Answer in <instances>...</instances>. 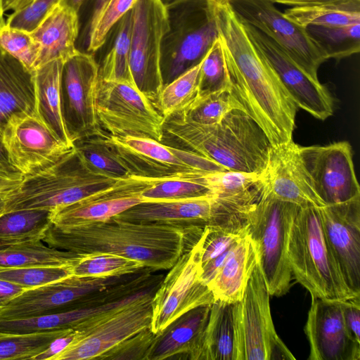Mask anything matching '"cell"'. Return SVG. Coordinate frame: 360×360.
<instances>
[{
	"label": "cell",
	"mask_w": 360,
	"mask_h": 360,
	"mask_svg": "<svg viewBox=\"0 0 360 360\" xmlns=\"http://www.w3.org/2000/svg\"><path fill=\"white\" fill-rule=\"evenodd\" d=\"M221 40L231 95L272 146L292 140L298 107L248 37L228 0H208Z\"/></svg>",
	"instance_id": "obj_1"
},
{
	"label": "cell",
	"mask_w": 360,
	"mask_h": 360,
	"mask_svg": "<svg viewBox=\"0 0 360 360\" xmlns=\"http://www.w3.org/2000/svg\"><path fill=\"white\" fill-rule=\"evenodd\" d=\"M203 229L111 218L75 226L50 224L41 240L49 247L77 255L112 253L137 260L153 271L167 270L198 243Z\"/></svg>",
	"instance_id": "obj_2"
},
{
	"label": "cell",
	"mask_w": 360,
	"mask_h": 360,
	"mask_svg": "<svg viewBox=\"0 0 360 360\" xmlns=\"http://www.w3.org/2000/svg\"><path fill=\"white\" fill-rule=\"evenodd\" d=\"M164 132L226 170L257 175L264 170L272 147L259 124L238 108L213 124L172 116L165 121Z\"/></svg>",
	"instance_id": "obj_3"
},
{
	"label": "cell",
	"mask_w": 360,
	"mask_h": 360,
	"mask_svg": "<svg viewBox=\"0 0 360 360\" xmlns=\"http://www.w3.org/2000/svg\"><path fill=\"white\" fill-rule=\"evenodd\" d=\"M121 179L88 169L75 148L51 166L25 176L0 197V214L22 210H53L112 188Z\"/></svg>",
	"instance_id": "obj_4"
},
{
	"label": "cell",
	"mask_w": 360,
	"mask_h": 360,
	"mask_svg": "<svg viewBox=\"0 0 360 360\" xmlns=\"http://www.w3.org/2000/svg\"><path fill=\"white\" fill-rule=\"evenodd\" d=\"M288 257L292 277L311 297H360L346 285L324 238L319 207H300L290 229Z\"/></svg>",
	"instance_id": "obj_5"
},
{
	"label": "cell",
	"mask_w": 360,
	"mask_h": 360,
	"mask_svg": "<svg viewBox=\"0 0 360 360\" xmlns=\"http://www.w3.org/2000/svg\"><path fill=\"white\" fill-rule=\"evenodd\" d=\"M300 208L260 192L248 213L247 232L270 295L283 296L290 288L292 276L288 257V241Z\"/></svg>",
	"instance_id": "obj_6"
},
{
	"label": "cell",
	"mask_w": 360,
	"mask_h": 360,
	"mask_svg": "<svg viewBox=\"0 0 360 360\" xmlns=\"http://www.w3.org/2000/svg\"><path fill=\"white\" fill-rule=\"evenodd\" d=\"M166 6L169 30L161 44L164 86L200 63L219 37L207 0H174Z\"/></svg>",
	"instance_id": "obj_7"
},
{
	"label": "cell",
	"mask_w": 360,
	"mask_h": 360,
	"mask_svg": "<svg viewBox=\"0 0 360 360\" xmlns=\"http://www.w3.org/2000/svg\"><path fill=\"white\" fill-rule=\"evenodd\" d=\"M269 297L257 262L241 300L235 302V360L295 359L276 332Z\"/></svg>",
	"instance_id": "obj_8"
},
{
	"label": "cell",
	"mask_w": 360,
	"mask_h": 360,
	"mask_svg": "<svg viewBox=\"0 0 360 360\" xmlns=\"http://www.w3.org/2000/svg\"><path fill=\"white\" fill-rule=\"evenodd\" d=\"M155 292L79 322L74 328L76 338L54 360L98 359L122 341L150 328Z\"/></svg>",
	"instance_id": "obj_9"
},
{
	"label": "cell",
	"mask_w": 360,
	"mask_h": 360,
	"mask_svg": "<svg viewBox=\"0 0 360 360\" xmlns=\"http://www.w3.org/2000/svg\"><path fill=\"white\" fill-rule=\"evenodd\" d=\"M96 110L101 128L110 135L163 140L166 120L133 84L99 78Z\"/></svg>",
	"instance_id": "obj_10"
},
{
	"label": "cell",
	"mask_w": 360,
	"mask_h": 360,
	"mask_svg": "<svg viewBox=\"0 0 360 360\" xmlns=\"http://www.w3.org/2000/svg\"><path fill=\"white\" fill-rule=\"evenodd\" d=\"M104 138L133 176L157 179L181 174L205 175L226 170L192 150L165 145L150 138L117 136L108 133Z\"/></svg>",
	"instance_id": "obj_11"
},
{
	"label": "cell",
	"mask_w": 360,
	"mask_h": 360,
	"mask_svg": "<svg viewBox=\"0 0 360 360\" xmlns=\"http://www.w3.org/2000/svg\"><path fill=\"white\" fill-rule=\"evenodd\" d=\"M132 12L130 70L135 86L156 108L164 87L161 44L169 30L168 12L162 0H137Z\"/></svg>",
	"instance_id": "obj_12"
},
{
	"label": "cell",
	"mask_w": 360,
	"mask_h": 360,
	"mask_svg": "<svg viewBox=\"0 0 360 360\" xmlns=\"http://www.w3.org/2000/svg\"><path fill=\"white\" fill-rule=\"evenodd\" d=\"M238 18L278 44L304 73L318 79V70L328 60L306 29L288 20L270 0H229Z\"/></svg>",
	"instance_id": "obj_13"
},
{
	"label": "cell",
	"mask_w": 360,
	"mask_h": 360,
	"mask_svg": "<svg viewBox=\"0 0 360 360\" xmlns=\"http://www.w3.org/2000/svg\"><path fill=\"white\" fill-rule=\"evenodd\" d=\"M200 275L197 243L179 257L155 292L152 299V332L158 334L191 309L214 302V295Z\"/></svg>",
	"instance_id": "obj_14"
},
{
	"label": "cell",
	"mask_w": 360,
	"mask_h": 360,
	"mask_svg": "<svg viewBox=\"0 0 360 360\" xmlns=\"http://www.w3.org/2000/svg\"><path fill=\"white\" fill-rule=\"evenodd\" d=\"M1 141L10 164L24 176L51 166L75 148L61 140L36 111L11 117Z\"/></svg>",
	"instance_id": "obj_15"
},
{
	"label": "cell",
	"mask_w": 360,
	"mask_h": 360,
	"mask_svg": "<svg viewBox=\"0 0 360 360\" xmlns=\"http://www.w3.org/2000/svg\"><path fill=\"white\" fill-rule=\"evenodd\" d=\"M99 67L93 56L78 51L64 63L61 97L63 117L70 136L76 140L104 136L96 110Z\"/></svg>",
	"instance_id": "obj_16"
},
{
	"label": "cell",
	"mask_w": 360,
	"mask_h": 360,
	"mask_svg": "<svg viewBox=\"0 0 360 360\" xmlns=\"http://www.w3.org/2000/svg\"><path fill=\"white\" fill-rule=\"evenodd\" d=\"M299 151L313 187L326 205L360 197L349 142L300 146Z\"/></svg>",
	"instance_id": "obj_17"
},
{
	"label": "cell",
	"mask_w": 360,
	"mask_h": 360,
	"mask_svg": "<svg viewBox=\"0 0 360 360\" xmlns=\"http://www.w3.org/2000/svg\"><path fill=\"white\" fill-rule=\"evenodd\" d=\"M70 276L26 289L0 309V320H13L71 309L83 298L128 278Z\"/></svg>",
	"instance_id": "obj_18"
},
{
	"label": "cell",
	"mask_w": 360,
	"mask_h": 360,
	"mask_svg": "<svg viewBox=\"0 0 360 360\" xmlns=\"http://www.w3.org/2000/svg\"><path fill=\"white\" fill-rule=\"evenodd\" d=\"M242 22L250 40L274 69L298 108L321 120L330 117L334 104L327 87L300 69L272 39Z\"/></svg>",
	"instance_id": "obj_19"
},
{
	"label": "cell",
	"mask_w": 360,
	"mask_h": 360,
	"mask_svg": "<svg viewBox=\"0 0 360 360\" xmlns=\"http://www.w3.org/2000/svg\"><path fill=\"white\" fill-rule=\"evenodd\" d=\"M327 245L349 290L360 296V197L319 207Z\"/></svg>",
	"instance_id": "obj_20"
},
{
	"label": "cell",
	"mask_w": 360,
	"mask_h": 360,
	"mask_svg": "<svg viewBox=\"0 0 360 360\" xmlns=\"http://www.w3.org/2000/svg\"><path fill=\"white\" fill-rule=\"evenodd\" d=\"M293 140L271 147L260 175L261 193L300 207L326 205L316 194Z\"/></svg>",
	"instance_id": "obj_21"
},
{
	"label": "cell",
	"mask_w": 360,
	"mask_h": 360,
	"mask_svg": "<svg viewBox=\"0 0 360 360\" xmlns=\"http://www.w3.org/2000/svg\"><path fill=\"white\" fill-rule=\"evenodd\" d=\"M304 333L310 345L309 360L360 359V344L346 328L340 300L311 297Z\"/></svg>",
	"instance_id": "obj_22"
},
{
	"label": "cell",
	"mask_w": 360,
	"mask_h": 360,
	"mask_svg": "<svg viewBox=\"0 0 360 360\" xmlns=\"http://www.w3.org/2000/svg\"><path fill=\"white\" fill-rule=\"evenodd\" d=\"M144 181L143 177L133 176L111 189L56 208L51 212V224L75 226L108 221L143 202L139 191Z\"/></svg>",
	"instance_id": "obj_23"
},
{
	"label": "cell",
	"mask_w": 360,
	"mask_h": 360,
	"mask_svg": "<svg viewBox=\"0 0 360 360\" xmlns=\"http://www.w3.org/2000/svg\"><path fill=\"white\" fill-rule=\"evenodd\" d=\"M211 304L186 312L155 335L147 360H199Z\"/></svg>",
	"instance_id": "obj_24"
},
{
	"label": "cell",
	"mask_w": 360,
	"mask_h": 360,
	"mask_svg": "<svg viewBox=\"0 0 360 360\" xmlns=\"http://www.w3.org/2000/svg\"><path fill=\"white\" fill-rule=\"evenodd\" d=\"M78 33V13L63 0L56 4L30 32L39 48L36 69L55 60L65 62L75 55Z\"/></svg>",
	"instance_id": "obj_25"
},
{
	"label": "cell",
	"mask_w": 360,
	"mask_h": 360,
	"mask_svg": "<svg viewBox=\"0 0 360 360\" xmlns=\"http://www.w3.org/2000/svg\"><path fill=\"white\" fill-rule=\"evenodd\" d=\"M35 111L33 73L0 47V139L11 117Z\"/></svg>",
	"instance_id": "obj_26"
},
{
	"label": "cell",
	"mask_w": 360,
	"mask_h": 360,
	"mask_svg": "<svg viewBox=\"0 0 360 360\" xmlns=\"http://www.w3.org/2000/svg\"><path fill=\"white\" fill-rule=\"evenodd\" d=\"M257 262L254 245L246 232L233 245L208 284L214 300L240 301Z\"/></svg>",
	"instance_id": "obj_27"
},
{
	"label": "cell",
	"mask_w": 360,
	"mask_h": 360,
	"mask_svg": "<svg viewBox=\"0 0 360 360\" xmlns=\"http://www.w3.org/2000/svg\"><path fill=\"white\" fill-rule=\"evenodd\" d=\"M64 63L60 60L49 62L33 73L36 112L65 143L74 146V141L63 117L61 80Z\"/></svg>",
	"instance_id": "obj_28"
},
{
	"label": "cell",
	"mask_w": 360,
	"mask_h": 360,
	"mask_svg": "<svg viewBox=\"0 0 360 360\" xmlns=\"http://www.w3.org/2000/svg\"><path fill=\"white\" fill-rule=\"evenodd\" d=\"M235 303L211 304L199 360H235Z\"/></svg>",
	"instance_id": "obj_29"
},
{
	"label": "cell",
	"mask_w": 360,
	"mask_h": 360,
	"mask_svg": "<svg viewBox=\"0 0 360 360\" xmlns=\"http://www.w3.org/2000/svg\"><path fill=\"white\" fill-rule=\"evenodd\" d=\"M77 254L27 240L0 249V269L71 265Z\"/></svg>",
	"instance_id": "obj_30"
},
{
	"label": "cell",
	"mask_w": 360,
	"mask_h": 360,
	"mask_svg": "<svg viewBox=\"0 0 360 360\" xmlns=\"http://www.w3.org/2000/svg\"><path fill=\"white\" fill-rule=\"evenodd\" d=\"M207 174H181L149 179L139 191L143 202L174 200L212 196Z\"/></svg>",
	"instance_id": "obj_31"
},
{
	"label": "cell",
	"mask_w": 360,
	"mask_h": 360,
	"mask_svg": "<svg viewBox=\"0 0 360 360\" xmlns=\"http://www.w3.org/2000/svg\"><path fill=\"white\" fill-rule=\"evenodd\" d=\"M75 153L90 171L115 179L133 176L128 167L106 142L104 136H93L76 140Z\"/></svg>",
	"instance_id": "obj_32"
},
{
	"label": "cell",
	"mask_w": 360,
	"mask_h": 360,
	"mask_svg": "<svg viewBox=\"0 0 360 360\" xmlns=\"http://www.w3.org/2000/svg\"><path fill=\"white\" fill-rule=\"evenodd\" d=\"M50 214L46 210L0 214V249L27 240H41L51 224Z\"/></svg>",
	"instance_id": "obj_33"
},
{
	"label": "cell",
	"mask_w": 360,
	"mask_h": 360,
	"mask_svg": "<svg viewBox=\"0 0 360 360\" xmlns=\"http://www.w3.org/2000/svg\"><path fill=\"white\" fill-rule=\"evenodd\" d=\"M284 15L298 25L325 27L345 26L360 23V1L345 4L292 6Z\"/></svg>",
	"instance_id": "obj_34"
},
{
	"label": "cell",
	"mask_w": 360,
	"mask_h": 360,
	"mask_svg": "<svg viewBox=\"0 0 360 360\" xmlns=\"http://www.w3.org/2000/svg\"><path fill=\"white\" fill-rule=\"evenodd\" d=\"M132 23L131 9L116 24L113 44L99 68L100 79L134 84L129 65Z\"/></svg>",
	"instance_id": "obj_35"
},
{
	"label": "cell",
	"mask_w": 360,
	"mask_h": 360,
	"mask_svg": "<svg viewBox=\"0 0 360 360\" xmlns=\"http://www.w3.org/2000/svg\"><path fill=\"white\" fill-rule=\"evenodd\" d=\"M206 179L212 196L245 204L255 203L260 194V175L236 171L208 174Z\"/></svg>",
	"instance_id": "obj_36"
},
{
	"label": "cell",
	"mask_w": 360,
	"mask_h": 360,
	"mask_svg": "<svg viewBox=\"0 0 360 360\" xmlns=\"http://www.w3.org/2000/svg\"><path fill=\"white\" fill-rule=\"evenodd\" d=\"M305 29L328 59L340 60L360 51V23L336 27L308 25Z\"/></svg>",
	"instance_id": "obj_37"
},
{
	"label": "cell",
	"mask_w": 360,
	"mask_h": 360,
	"mask_svg": "<svg viewBox=\"0 0 360 360\" xmlns=\"http://www.w3.org/2000/svg\"><path fill=\"white\" fill-rule=\"evenodd\" d=\"M70 266L75 276L101 278L122 276L146 268L137 260L107 252L77 255Z\"/></svg>",
	"instance_id": "obj_38"
},
{
	"label": "cell",
	"mask_w": 360,
	"mask_h": 360,
	"mask_svg": "<svg viewBox=\"0 0 360 360\" xmlns=\"http://www.w3.org/2000/svg\"><path fill=\"white\" fill-rule=\"evenodd\" d=\"M201 62L164 86L156 108L166 120L184 110L198 96Z\"/></svg>",
	"instance_id": "obj_39"
},
{
	"label": "cell",
	"mask_w": 360,
	"mask_h": 360,
	"mask_svg": "<svg viewBox=\"0 0 360 360\" xmlns=\"http://www.w3.org/2000/svg\"><path fill=\"white\" fill-rule=\"evenodd\" d=\"M72 328L55 330L13 333L0 332V359H31L46 349L56 338Z\"/></svg>",
	"instance_id": "obj_40"
},
{
	"label": "cell",
	"mask_w": 360,
	"mask_h": 360,
	"mask_svg": "<svg viewBox=\"0 0 360 360\" xmlns=\"http://www.w3.org/2000/svg\"><path fill=\"white\" fill-rule=\"evenodd\" d=\"M234 108L243 110L231 92L226 90L198 96L188 106L174 116L199 124H213Z\"/></svg>",
	"instance_id": "obj_41"
},
{
	"label": "cell",
	"mask_w": 360,
	"mask_h": 360,
	"mask_svg": "<svg viewBox=\"0 0 360 360\" xmlns=\"http://www.w3.org/2000/svg\"><path fill=\"white\" fill-rule=\"evenodd\" d=\"M226 90H230V81L223 46L218 37L202 60L198 96Z\"/></svg>",
	"instance_id": "obj_42"
},
{
	"label": "cell",
	"mask_w": 360,
	"mask_h": 360,
	"mask_svg": "<svg viewBox=\"0 0 360 360\" xmlns=\"http://www.w3.org/2000/svg\"><path fill=\"white\" fill-rule=\"evenodd\" d=\"M70 265L0 269V278L31 289L72 276Z\"/></svg>",
	"instance_id": "obj_43"
},
{
	"label": "cell",
	"mask_w": 360,
	"mask_h": 360,
	"mask_svg": "<svg viewBox=\"0 0 360 360\" xmlns=\"http://www.w3.org/2000/svg\"><path fill=\"white\" fill-rule=\"evenodd\" d=\"M246 232V225L240 227L205 226L198 241L200 266L230 250Z\"/></svg>",
	"instance_id": "obj_44"
},
{
	"label": "cell",
	"mask_w": 360,
	"mask_h": 360,
	"mask_svg": "<svg viewBox=\"0 0 360 360\" xmlns=\"http://www.w3.org/2000/svg\"><path fill=\"white\" fill-rule=\"evenodd\" d=\"M0 47L30 72H33L36 69L39 48L30 32L5 24L0 30Z\"/></svg>",
	"instance_id": "obj_45"
},
{
	"label": "cell",
	"mask_w": 360,
	"mask_h": 360,
	"mask_svg": "<svg viewBox=\"0 0 360 360\" xmlns=\"http://www.w3.org/2000/svg\"><path fill=\"white\" fill-rule=\"evenodd\" d=\"M136 1L109 0L94 27L88 33V51L95 52L103 45L110 30L133 8Z\"/></svg>",
	"instance_id": "obj_46"
},
{
	"label": "cell",
	"mask_w": 360,
	"mask_h": 360,
	"mask_svg": "<svg viewBox=\"0 0 360 360\" xmlns=\"http://www.w3.org/2000/svg\"><path fill=\"white\" fill-rule=\"evenodd\" d=\"M155 335L150 328L122 341L98 357V360H147Z\"/></svg>",
	"instance_id": "obj_47"
},
{
	"label": "cell",
	"mask_w": 360,
	"mask_h": 360,
	"mask_svg": "<svg viewBox=\"0 0 360 360\" xmlns=\"http://www.w3.org/2000/svg\"><path fill=\"white\" fill-rule=\"evenodd\" d=\"M63 0H34L26 7L7 15L6 24L28 32L40 24L51 9Z\"/></svg>",
	"instance_id": "obj_48"
},
{
	"label": "cell",
	"mask_w": 360,
	"mask_h": 360,
	"mask_svg": "<svg viewBox=\"0 0 360 360\" xmlns=\"http://www.w3.org/2000/svg\"><path fill=\"white\" fill-rule=\"evenodd\" d=\"M346 328L352 339L360 344V297L341 301Z\"/></svg>",
	"instance_id": "obj_49"
},
{
	"label": "cell",
	"mask_w": 360,
	"mask_h": 360,
	"mask_svg": "<svg viewBox=\"0 0 360 360\" xmlns=\"http://www.w3.org/2000/svg\"><path fill=\"white\" fill-rule=\"evenodd\" d=\"M77 332L75 328L69 333L55 338L46 349L35 356L32 360H54V359L65 350L76 338Z\"/></svg>",
	"instance_id": "obj_50"
},
{
	"label": "cell",
	"mask_w": 360,
	"mask_h": 360,
	"mask_svg": "<svg viewBox=\"0 0 360 360\" xmlns=\"http://www.w3.org/2000/svg\"><path fill=\"white\" fill-rule=\"evenodd\" d=\"M25 290L19 285L0 278V309Z\"/></svg>",
	"instance_id": "obj_51"
},
{
	"label": "cell",
	"mask_w": 360,
	"mask_h": 360,
	"mask_svg": "<svg viewBox=\"0 0 360 360\" xmlns=\"http://www.w3.org/2000/svg\"><path fill=\"white\" fill-rule=\"evenodd\" d=\"M274 4H281L292 6H318L325 4H345L360 0H270Z\"/></svg>",
	"instance_id": "obj_52"
},
{
	"label": "cell",
	"mask_w": 360,
	"mask_h": 360,
	"mask_svg": "<svg viewBox=\"0 0 360 360\" xmlns=\"http://www.w3.org/2000/svg\"><path fill=\"white\" fill-rule=\"evenodd\" d=\"M0 174L7 177L22 180L24 175L16 170L9 162L7 155L0 139Z\"/></svg>",
	"instance_id": "obj_53"
},
{
	"label": "cell",
	"mask_w": 360,
	"mask_h": 360,
	"mask_svg": "<svg viewBox=\"0 0 360 360\" xmlns=\"http://www.w3.org/2000/svg\"><path fill=\"white\" fill-rule=\"evenodd\" d=\"M34 0H2L3 11L5 14L10 15L26 7Z\"/></svg>",
	"instance_id": "obj_54"
},
{
	"label": "cell",
	"mask_w": 360,
	"mask_h": 360,
	"mask_svg": "<svg viewBox=\"0 0 360 360\" xmlns=\"http://www.w3.org/2000/svg\"><path fill=\"white\" fill-rule=\"evenodd\" d=\"M108 1L109 0H94L93 12L89 20V32H90L94 27L103 10Z\"/></svg>",
	"instance_id": "obj_55"
},
{
	"label": "cell",
	"mask_w": 360,
	"mask_h": 360,
	"mask_svg": "<svg viewBox=\"0 0 360 360\" xmlns=\"http://www.w3.org/2000/svg\"><path fill=\"white\" fill-rule=\"evenodd\" d=\"M22 180L13 179L0 174V197L13 190Z\"/></svg>",
	"instance_id": "obj_56"
},
{
	"label": "cell",
	"mask_w": 360,
	"mask_h": 360,
	"mask_svg": "<svg viewBox=\"0 0 360 360\" xmlns=\"http://www.w3.org/2000/svg\"><path fill=\"white\" fill-rule=\"evenodd\" d=\"M84 0H63L67 4L74 8L77 13Z\"/></svg>",
	"instance_id": "obj_57"
},
{
	"label": "cell",
	"mask_w": 360,
	"mask_h": 360,
	"mask_svg": "<svg viewBox=\"0 0 360 360\" xmlns=\"http://www.w3.org/2000/svg\"><path fill=\"white\" fill-rule=\"evenodd\" d=\"M5 14L3 11L2 7V0H0V30L6 24V19L4 18Z\"/></svg>",
	"instance_id": "obj_58"
},
{
	"label": "cell",
	"mask_w": 360,
	"mask_h": 360,
	"mask_svg": "<svg viewBox=\"0 0 360 360\" xmlns=\"http://www.w3.org/2000/svg\"><path fill=\"white\" fill-rule=\"evenodd\" d=\"M173 1H174V0H162V1L165 4V6L168 5Z\"/></svg>",
	"instance_id": "obj_59"
},
{
	"label": "cell",
	"mask_w": 360,
	"mask_h": 360,
	"mask_svg": "<svg viewBox=\"0 0 360 360\" xmlns=\"http://www.w3.org/2000/svg\"><path fill=\"white\" fill-rule=\"evenodd\" d=\"M229 1V0H228Z\"/></svg>",
	"instance_id": "obj_60"
}]
</instances>
